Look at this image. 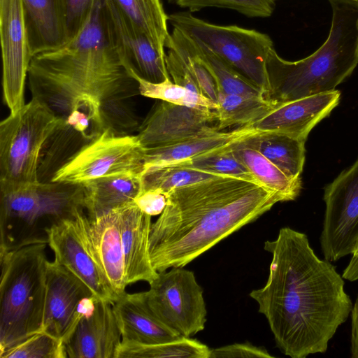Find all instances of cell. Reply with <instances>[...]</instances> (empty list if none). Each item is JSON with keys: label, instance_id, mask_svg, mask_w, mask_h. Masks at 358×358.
<instances>
[{"label": "cell", "instance_id": "obj_1", "mask_svg": "<svg viewBox=\"0 0 358 358\" xmlns=\"http://www.w3.org/2000/svg\"><path fill=\"white\" fill-rule=\"evenodd\" d=\"M264 248L272 255L268 280L250 296L266 317L277 347L292 358L324 353L352 308L343 278L315 255L306 234L290 227L281 228Z\"/></svg>", "mask_w": 358, "mask_h": 358}, {"label": "cell", "instance_id": "obj_2", "mask_svg": "<svg viewBox=\"0 0 358 358\" xmlns=\"http://www.w3.org/2000/svg\"><path fill=\"white\" fill-rule=\"evenodd\" d=\"M280 197L257 182L220 176L176 188L152 224L149 247L161 272L184 267L268 211Z\"/></svg>", "mask_w": 358, "mask_h": 358}, {"label": "cell", "instance_id": "obj_3", "mask_svg": "<svg viewBox=\"0 0 358 358\" xmlns=\"http://www.w3.org/2000/svg\"><path fill=\"white\" fill-rule=\"evenodd\" d=\"M27 78L88 95L101 106L127 99L138 91L113 40L104 0L95 1L85 25L73 39L32 57Z\"/></svg>", "mask_w": 358, "mask_h": 358}, {"label": "cell", "instance_id": "obj_4", "mask_svg": "<svg viewBox=\"0 0 358 358\" xmlns=\"http://www.w3.org/2000/svg\"><path fill=\"white\" fill-rule=\"evenodd\" d=\"M332 8L326 41L307 57L289 62L272 48L266 61L269 92L274 106L332 92L358 64V3L329 0Z\"/></svg>", "mask_w": 358, "mask_h": 358}, {"label": "cell", "instance_id": "obj_5", "mask_svg": "<svg viewBox=\"0 0 358 358\" xmlns=\"http://www.w3.org/2000/svg\"><path fill=\"white\" fill-rule=\"evenodd\" d=\"M46 242L0 252V353L41 331Z\"/></svg>", "mask_w": 358, "mask_h": 358}, {"label": "cell", "instance_id": "obj_6", "mask_svg": "<svg viewBox=\"0 0 358 358\" xmlns=\"http://www.w3.org/2000/svg\"><path fill=\"white\" fill-rule=\"evenodd\" d=\"M84 209L83 185L40 181L0 193V252L47 243V229Z\"/></svg>", "mask_w": 358, "mask_h": 358}, {"label": "cell", "instance_id": "obj_7", "mask_svg": "<svg viewBox=\"0 0 358 358\" xmlns=\"http://www.w3.org/2000/svg\"><path fill=\"white\" fill-rule=\"evenodd\" d=\"M61 119L40 99L31 100L0 123V193L40 182L43 148Z\"/></svg>", "mask_w": 358, "mask_h": 358}, {"label": "cell", "instance_id": "obj_8", "mask_svg": "<svg viewBox=\"0 0 358 358\" xmlns=\"http://www.w3.org/2000/svg\"><path fill=\"white\" fill-rule=\"evenodd\" d=\"M168 18L173 28L208 48L259 87L266 98L269 92L266 61L274 48L268 35L236 25L215 24L189 11L173 13Z\"/></svg>", "mask_w": 358, "mask_h": 358}, {"label": "cell", "instance_id": "obj_9", "mask_svg": "<svg viewBox=\"0 0 358 358\" xmlns=\"http://www.w3.org/2000/svg\"><path fill=\"white\" fill-rule=\"evenodd\" d=\"M144 157L136 135H117L106 129L71 156L50 181L82 185L103 177L142 175Z\"/></svg>", "mask_w": 358, "mask_h": 358}, {"label": "cell", "instance_id": "obj_10", "mask_svg": "<svg viewBox=\"0 0 358 358\" xmlns=\"http://www.w3.org/2000/svg\"><path fill=\"white\" fill-rule=\"evenodd\" d=\"M145 292L155 315L182 337L191 336L205 328L207 310L203 290L194 273L183 267L158 272Z\"/></svg>", "mask_w": 358, "mask_h": 358}, {"label": "cell", "instance_id": "obj_11", "mask_svg": "<svg viewBox=\"0 0 358 358\" xmlns=\"http://www.w3.org/2000/svg\"><path fill=\"white\" fill-rule=\"evenodd\" d=\"M320 246L326 260L352 255L358 245V159L324 188Z\"/></svg>", "mask_w": 358, "mask_h": 358}, {"label": "cell", "instance_id": "obj_12", "mask_svg": "<svg viewBox=\"0 0 358 358\" xmlns=\"http://www.w3.org/2000/svg\"><path fill=\"white\" fill-rule=\"evenodd\" d=\"M83 210L60 220L46 230L47 243L54 261L80 278L99 299L113 304L117 300L89 245Z\"/></svg>", "mask_w": 358, "mask_h": 358}, {"label": "cell", "instance_id": "obj_13", "mask_svg": "<svg viewBox=\"0 0 358 358\" xmlns=\"http://www.w3.org/2000/svg\"><path fill=\"white\" fill-rule=\"evenodd\" d=\"M95 300L91 289L80 278L55 261H48L41 331L64 344Z\"/></svg>", "mask_w": 358, "mask_h": 358}, {"label": "cell", "instance_id": "obj_14", "mask_svg": "<svg viewBox=\"0 0 358 358\" xmlns=\"http://www.w3.org/2000/svg\"><path fill=\"white\" fill-rule=\"evenodd\" d=\"M3 100L11 114L25 104L24 90L31 57L21 0H0Z\"/></svg>", "mask_w": 358, "mask_h": 358}, {"label": "cell", "instance_id": "obj_15", "mask_svg": "<svg viewBox=\"0 0 358 358\" xmlns=\"http://www.w3.org/2000/svg\"><path fill=\"white\" fill-rule=\"evenodd\" d=\"M110 34L124 64L132 75L152 82L169 80L165 57L149 37L122 11L113 0H104Z\"/></svg>", "mask_w": 358, "mask_h": 358}, {"label": "cell", "instance_id": "obj_16", "mask_svg": "<svg viewBox=\"0 0 358 358\" xmlns=\"http://www.w3.org/2000/svg\"><path fill=\"white\" fill-rule=\"evenodd\" d=\"M215 110L180 106L162 101L139 127L136 135L144 148L162 147L217 130Z\"/></svg>", "mask_w": 358, "mask_h": 358}, {"label": "cell", "instance_id": "obj_17", "mask_svg": "<svg viewBox=\"0 0 358 358\" xmlns=\"http://www.w3.org/2000/svg\"><path fill=\"white\" fill-rule=\"evenodd\" d=\"M340 97V91L336 90L285 102L245 127L252 131L277 132L306 142L315 126L338 104Z\"/></svg>", "mask_w": 358, "mask_h": 358}, {"label": "cell", "instance_id": "obj_18", "mask_svg": "<svg viewBox=\"0 0 358 358\" xmlns=\"http://www.w3.org/2000/svg\"><path fill=\"white\" fill-rule=\"evenodd\" d=\"M122 336L113 303L96 299L64 343L69 358H115Z\"/></svg>", "mask_w": 358, "mask_h": 358}, {"label": "cell", "instance_id": "obj_19", "mask_svg": "<svg viewBox=\"0 0 358 358\" xmlns=\"http://www.w3.org/2000/svg\"><path fill=\"white\" fill-rule=\"evenodd\" d=\"M115 208L127 285L139 281L150 283L158 275L150 255L152 216L142 211L134 201Z\"/></svg>", "mask_w": 358, "mask_h": 358}, {"label": "cell", "instance_id": "obj_20", "mask_svg": "<svg viewBox=\"0 0 358 358\" xmlns=\"http://www.w3.org/2000/svg\"><path fill=\"white\" fill-rule=\"evenodd\" d=\"M84 224L90 248L117 299L128 285L117 210L93 219L86 215Z\"/></svg>", "mask_w": 358, "mask_h": 358}, {"label": "cell", "instance_id": "obj_21", "mask_svg": "<svg viewBox=\"0 0 358 358\" xmlns=\"http://www.w3.org/2000/svg\"><path fill=\"white\" fill-rule=\"evenodd\" d=\"M113 309L122 341L155 344L182 337L155 315L145 292H125L113 303Z\"/></svg>", "mask_w": 358, "mask_h": 358}, {"label": "cell", "instance_id": "obj_22", "mask_svg": "<svg viewBox=\"0 0 358 358\" xmlns=\"http://www.w3.org/2000/svg\"><path fill=\"white\" fill-rule=\"evenodd\" d=\"M30 56L68 42L64 0H21Z\"/></svg>", "mask_w": 358, "mask_h": 358}, {"label": "cell", "instance_id": "obj_23", "mask_svg": "<svg viewBox=\"0 0 358 358\" xmlns=\"http://www.w3.org/2000/svg\"><path fill=\"white\" fill-rule=\"evenodd\" d=\"M245 126L231 131L213 132L177 143L145 148L143 174L157 168L191 159L202 154L226 147L250 134Z\"/></svg>", "mask_w": 358, "mask_h": 358}, {"label": "cell", "instance_id": "obj_24", "mask_svg": "<svg viewBox=\"0 0 358 358\" xmlns=\"http://www.w3.org/2000/svg\"><path fill=\"white\" fill-rule=\"evenodd\" d=\"M82 185L85 194V208L90 219L134 201L143 191L141 174L103 177Z\"/></svg>", "mask_w": 358, "mask_h": 358}, {"label": "cell", "instance_id": "obj_25", "mask_svg": "<svg viewBox=\"0 0 358 358\" xmlns=\"http://www.w3.org/2000/svg\"><path fill=\"white\" fill-rule=\"evenodd\" d=\"M241 139L232 143L230 148L256 182L278 194L282 202L296 199L302 188L301 178L287 176L259 151L245 144Z\"/></svg>", "mask_w": 358, "mask_h": 358}, {"label": "cell", "instance_id": "obj_26", "mask_svg": "<svg viewBox=\"0 0 358 358\" xmlns=\"http://www.w3.org/2000/svg\"><path fill=\"white\" fill-rule=\"evenodd\" d=\"M241 140L262 153L287 176L301 178L305 162V141L270 131H251Z\"/></svg>", "mask_w": 358, "mask_h": 358}, {"label": "cell", "instance_id": "obj_27", "mask_svg": "<svg viewBox=\"0 0 358 358\" xmlns=\"http://www.w3.org/2000/svg\"><path fill=\"white\" fill-rule=\"evenodd\" d=\"M122 11L150 39L156 48L166 55L170 34L168 15L161 0H113Z\"/></svg>", "mask_w": 358, "mask_h": 358}, {"label": "cell", "instance_id": "obj_28", "mask_svg": "<svg viewBox=\"0 0 358 358\" xmlns=\"http://www.w3.org/2000/svg\"><path fill=\"white\" fill-rule=\"evenodd\" d=\"M215 110L217 130L250 124L268 113L274 105L265 97L218 92Z\"/></svg>", "mask_w": 358, "mask_h": 358}, {"label": "cell", "instance_id": "obj_29", "mask_svg": "<svg viewBox=\"0 0 358 358\" xmlns=\"http://www.w3.org/2000/svg\"><path fill=\"white\" fill-rule=\"evenodd\" d=\"M210 348L191 338L142 344L121 341L115 358H209Z\"/></svg>", "mask_w": 358, "mask_h": 358}, {"label": "cell", "instance_id": "obj_30", "mask_svg": "<svg viewBox=\"0 0 358 358\" xmlns=\"http://www.w3.org/2000/svg\"><path fill=\"white\" fill-rule=\"evenodd\" d=\"M192 40L197 54L215 78L219 92L265 97L264 93L259 87L203 44Z\"/></svg>", "mask_w": 358, "mask_h": 358}, {"label": "cell", "instance_id": "obj_31", "mask_svg": "<svg viewBox=\"0 0 358 358\" xmlns=\"http://www.w3.org/2000/svg\"><path fill=\"white\" fill-rule=\"evenodd\" d=\"M222 176L178 164L150 170L142 175L143 191L158 189L167 194L171 190Z\"/></svg>", "mask_w": 358, "mask_h": 358}, {"label": "cell", "instance_id": "obj_32", "mask_svg": "<svg viewBox=\"0 0 358 358\" xmlns=\"http://www.w3.org/2000/svg\"><path fill=\"white\" fill-rule=\"evenodd\" d=\"M133 77L138 83L139 94L177 105L213 110L218 105L208 98L174 83L171 79L161 83H152L137 75Z\"/></svg>", "mask_w": 358, "mask_h": 358}, {"label": "cell", "instance_id": "obj_33", "mask_svg": "<svg viewBox=\"0 0 358 358\" xmlns=\"http://www.w3.org/2000/svg\"><path fill=\"white\" fill-rule=\"evenodd\" d=\"M229 145L175 164L215 175L236 177L256 182L246 166L231 150Z\"/></svg>", "mask_w": 358, "mask_h": 358}, {"label": "cell", "instance_id": "obj_34", "mask_svg": "<svg viewBox=\"0 0 358 358\" xmlns=\"http://www.w3.org/2000/svg\"><path fill=\"white\" fill-rule=\"evenodd\" d=\"M64 344L60 340L39 331L0 353V358H66Z\"/></svg>", "mask_w": 358, "mask_h": 358}, {"label": "cell", "instance_id": "obj_35", "mask_svg": "<svg viewBox=\"0 0 358 358\" xmlns=\"http://www.w3.org/2000/svg\"><path fill=\"white\" fill-rule=\"evenodd\" d=\"M191 13L207 7L224 8L236 10L249 17H268L274 10L273 0H169Z\"/></svg>", "mask_w": 358, "mask_h": 358}, {"label": "cell", "instance_id": "obj_36", "mask_svg": "<svg viewBox=\"0 0 358 358\" xmlns=\"http://www.w3.org/2000/svg\"><path fill=\"white\" fill-rule=\"evenodd\" d=\"M96 0H64L68 42L82 31Z\"/></svg>", "mask_w": 358, "mask_h": 358}, {"label": "cell", "instance_id": "obj_37", "mask_svg": "<svg viewBox=\"0 0 358 358\" xmlns=\"http://www.w3.org/2000/svg\"><path fill=\"white\" fill-rule=\"evenodd\" d=\"M273 357L268 352L250 343H234L210 349L209 358Z\"/></svg>", "mask_w": 358, "mask_h": 358}, {"label": "cell", "instance_id": "obj_38", "mask_svg": "<svg viewBox=\"0 0 358 358\" xmlns=\"http://www.w3.org/2000/svg\"><path fill=\"white\" fill-rule=\"evenodd\" d=\"M134 203L146 214L155 216L164 210L167 195L158 189L143 190L136 197Z\"/></svg>", "mask_w": 358, "mask_h": 358}, {"label": "cell", "instance_id": "obj_39", "mask_svg": "<svg viewBox=\"0 0 358 358\" xmlns=\"http://www.w3.org/2000/svg\"><path fill=\"white\" fill-rule=\"evenodd\" d=\"M350 354L358 358V294L351 310Z\"/></svg>", "mask_w": 358, "mask_h": 358}, {"label": "cell", "instance_id": "obj_40", "mask_svg": "<svg viewBox=\"0 0 358 358\" xmlns=\"http://www.w3.org/2000/svg\"><path fill=\"white\" fill-rule=\"evenodd\" d=\"M342 277L349 281L358 280V257H351L348 265L343 272Z\"/></svg>", "mask_w": 358, "mask_h": 358}, {"label": "cell", "instance_id": "obj_41", "mask_svg": "<svg viewBox=\"0 0 358 358\" xmlns=\"http://www.w3.org/2000/svg\"><path fill=\"white\" fill-rule=\"evenodd\" d=\"M352 257L356 258L358 257V245L354 251V252L352 254Z\"/></svg>", "mask_w": 358, "mask_h": 358}, {"label": "cell", "instance_id": "obj_42", "mask_svg": "<svg viewBox=\"0 0 358 358\" xmlns=\"http://www.w3.org/2000/svg\"><path fill=\"white\" fill-rule=\"evenodd\" d=\"M351 1H355V2L358 3V0H351Z\"/></svg>", "mask_w": 358, "mask_h": 358}]
</instances>
